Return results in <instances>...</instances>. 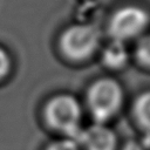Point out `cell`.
Returning <instances> with one entry per match:
<instances>
[{"mask_svg":"<svg viewBox=\"0 0 150 150\" xmlns=\"http://www.w3.org/2000/svg\"><path fill=\"white\" fill-rule=\"evenodd\" d=\"M43 121L48 128L62 137L75 138L82 130V107L71 94H56L43 107Z\"/></svg>","mask_w":150,"mask_h":150,"instance_id":"obj_1","label":"cell"},{"mask_svg":"<svg viewBox=\"0 0 150 150\" xmlns=\"http://www.w3.org/2000/svg\"><path fill=\"white\" fill-rule=\"evenodd\" d=\"M124 90L114 77L95 80L86 94V104L95 123H107L122 109Z\"/></svg>","mask_w":150,"mask_h":150,"instance_id":"obj_2","label":"cell"},{"mask_svg":"<svg viewBox=\"0 0 150 150\" xmlns=\"http://www.w3.org/2000/svg\"><path fill=\"white\" fill-rule=\"evenodd\" d=\"M101 33L90 23H74L63 29L59 38V49L63 57L82 62L91 57L100 47Z\"/></svg>","mask_w":150,"mask_h":150,"instance_id":"obj_3","label":"cell"},{"mask_svg":"<svg viewBox=\"0 0 150 150\" xmlns=\"http://www.w3.org/2000/svg\"><path fill=\"white\" fill-rule=\"evenodd\" d=\"M150 26V13L139 5L117 8L108 21V35L112 41L127 42L141 38Z\"/></svg>","mask_w":150,"mask_h":150,"instance_id":"obj_4","label":"cell"},{"mask_svg":"<svg viewBox=\"0 0 150 150\" xmlns=\"http://www.w3.org/2000/svg\"><path fill=\"white\" fill-rule=\"evenodd\" d=\"M76 141L81 150H118L120 148L116 132L105 123H94L82 128Z\"/></svg>","mask_w":150,"mask_h":150,"instance_id":"obj_5","label":"cell"},{"mask_svg":"<svg viewBox=\"0 0 150 150\" xmlns=\"http://www.w3.org/2000/svg\"><path fill=\"white\" fill-rule=\"evenodd\" d=\"M102 63L111 70H121L129 62V53L124 42L110 41L102 52Z\"/></svg>","mask_w":150,"mask_h":150,"instance_id":"obj_6","label":"cell"},{"mask_svg":"<svg viewBox=\"0 0 150 150\" xmlns=\"http://www.w3.org/2000/svg\"><path fill=\"white\" fill-rule=\"evenodd\" d=\"M132 116L137 127L150 136V89L142 91L132 103Z\"/></svg>","mask_w":150,"mask_h":150,"instance_id":"obj_7","label":"cell"},{"mask_svg":"<svg viewBox=\"0 0 150 150\" xmlns=\"http://www.w3.org/2000/svg\"><path fill=\"white\" fill-rule=\"evenodd\" d=\"M134 55L142 67L150 69V32L138 38Z\"/></svg>","mask_w":150,"mask_h":150,"instance_id":"obj_8","label":"cell"},{"mask_svg":"<svg viewBox=\"0 0 150 150\" xmlns=\"http://www.w3.org/2000/svg\"><path fill=\"white\" fill-rule=\"evenodd\" d=\"M42 150H81L77 141L71 137H60L50 141Z\"/></svg>","mask_w":150,"mask_h":150,"instance_id":"obj_9","label":"cell"},{"mask_svg":"<svg viewBox=\"0 0 150 150\" xmlns=\"http://www.w3.org/2000/svg\"><path fill=\"white\" fill-rule=\"evenodd\" d=\"M12 70V59L9 53L0 46V81L6 79Z\"/></svg>","mask_w":150,"mask_h":150,"instance_id":"obj_10","label":"cell"},{"mask_svg":"<svg viewBox=\"0 0 150 150\" xmlns=\"http://www.w3.org/2000/svg\"><path fill=\"white\" fill-rule=\"evenodd\" d=\"M118 150H145V148L138 141H136V139H129L124 144L120 145Z\"/></svg>","mask_w":150,"mask_h":150,"instance_id":"obj_11","label":"cell"}]
</instances>
